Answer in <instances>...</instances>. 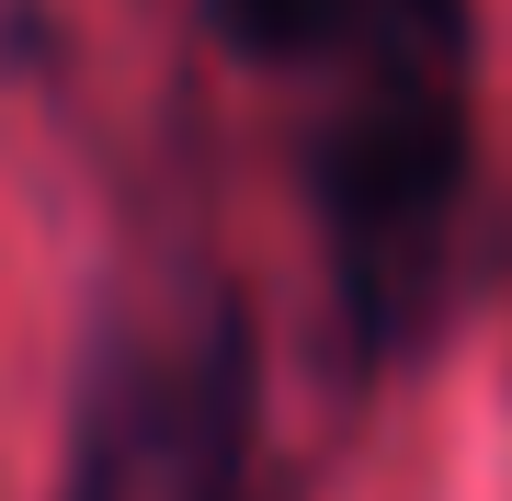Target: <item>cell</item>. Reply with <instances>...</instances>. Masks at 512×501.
<instances>
[{"mask_svg":"<svg viewBox=\"0 0 512 501\" xmlns=\"http://www.w3.org/2000/svg\"><path fill=\"white\" fill-rule=\"evenodd\" d=\"M274 80L353 342L387 353L456 285L478 205V23L467 0H217Z\"/></svg>","mask_w":512,"mask_h":501,"instance_id":"obj_1","label":"cell"},{"mask_svg":"<svg viewBox=\"0 0 512 501\" xmlns=\"http://www.w3.org/2000/svg\"><path fill=\"white\" fill-rule=\"evenodd\" d=\"M57 501H262V365L239 308H148L103 353Z\"/></svg>","mask_w":512,"mask_h":501,"instance_id":"obj_2","label":"cell"}]
</instances>
